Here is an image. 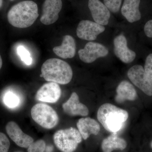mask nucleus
<instances>
[{
    "label": "nucleus",
    "mask_w": 152,
    "mask_h": 152,
    "mask_svg": "<svg viewBox=\"0 0 152 152\" xmlns=\"http://www.w3.org/2000/svg\"><path fill=\"white\" fill-rule=\"evenodd\" d=\"M39 16L37 5L33 1H25L13 6L9 10V23L15 27L26 28L31 26Z\"/></svg>",
    "instance_id": "f257e3e1"
},
{
    "label": "nucleus",
    "mask_w": 152,
    "mask_h": 152,
    "mask_svg": "<svg viewBox=\"0 0 152 152\" xmlns=\"http://www.w3.org/2000/svg\"><path fill=\"white\" fill-rule=\"evenodd\" d=\"M97 117L106 130L116 133L124 126L129 114L126 111L113 104L106 103L99 108Z\"/></svg>",
    "instance_id": "f03ea898"
},
{
    "label": "nucleus",
    "mask_w": 152,
    "mask_h": 152,
    "mask_svg": "<svg viewBox=\"0 0 152 152\" xmlns=\"http://www.w3.org/2000/svg\"><path fill=\"white\" fill-rule=\"evenodd\" d=\"M40 75L49 82L61 85L69 83L73 77V72L67 63L58 58H50L44 62Z\"/></svg>",
    "instance_id": "7ed1b4c3"
},
{
    "label": "nucleus",
    "mask_w": 152,
    "mask_h": 152,
    "mask_svg": "<svg viewBox=\"0 0 152 152\" xmlns=\"http://www.w3.org/2000/svg\"><path fill=\"white\" fill-rule=\"evenodd\" d=\"M53 140L57 148L62 152H74L82 141L79 131L71 127L57 131L53 136Z\"/></svg>",
    "instance_id": "20e7f679"
},
{
    "label": "nucleus",
    "mask_w": 152,
    "mask_h": 152,
    "mask_svg": "<svg viewBox=\"0 0 152 152\" xmlns=\"http://www.w3.org/2000/svg\"><path fill=\"white\" fill-rule=\"evenodd\" d=\"M31 115L33 119L45 129H53L58 122V117L56 112L46 104L38 103L33 106L31 110Z\"/></svg>",
    "instance_id": "39448f33"
},
{
    "label": "nucleus",
    "mask_w": 152,
    "mask_h": 152,
    "mask_svg": "<svg viewBox=\"0 0 152 152\" xmlns=\"http://www.w3.org/2000/svg\"><path fill=\"white\" fill-rule=\"evenodd\" d=\"M127 75L131 82L142 91L148 96H152V85L142 66H133L128 71Z\"/></svg>",
    "instance_id": "423d86ee"
},
{
    "label": "nucleus",
    "mask_w": 152,
    "mask_h": 152,
    "mask_svg": "<svg viewBox=\"0 0 152 152\" xmlns=\"http://www.w3.org/2000/svg\"><path fill=\"white\" fill-rule=\"evenodd\" d=\"M108 53V50L106 47L94 42H89L83 49L78 51L80 59L87 64L93 63L99 58L105 57Z\"/></svg>",
    "instance_id": "0eeeda50"
},
{
    "label": "nucleus",
    "mask_w": 152,
    "mask_h": 152,
    "mask_svg": "<svg viewBox=\"0 0 152 152\" xmlns=\"http://www.w3.org/2000/svg\"><path fill=\"white\" fill-rule=\"evenodd\" d=\"M105 30V28L102 25L88 20H83L79 23L76 32L77 36L80 39L94 41Z\"/></svg>",
    "instance_id": "6e6552de"
},
{
    "label": "nucleus",
    "mask_w": 152,
    "mask_h": 152,
    "mask_svg": "<svg viewBox=\"0 0 152 152\" xmlns=\"http://www.w3.org/2000/svg\"><path fill=\"white\" fill-rule=\"evenodd\" d=\"M62 7L61 0H45L40 18L41 23L45 25H50L56 22Z\"/></svg>",
    "instance_id": "1a4fd4ad"
},
{
    "label": "nucleus",
    "mask_w": 152,
    "mask_h": 152,
    "mask_svg": "<svg viewBox=\"0 0 152 152\" xmlns=\"http://www.w3.org/2000/svg\"><path fill=\"white\" fill-rule=\"evenodd\" d=\"M61 94V88L56 83L49 82L39 89L36 95L37 100L44 102L55 103L59 99Z\"/></svg>",
    "instance_id": "9d476101"
},
{
    "label": "nucleus",
    "mask_w": 152,
    "mask_h": 152,
    "mask_svg": "<svg viewBox=\"0 0 152 152\" xmlns=\"http://www.w3.org/2000/svg\"><path fill=\"white\" fill-rule=\"evenodd\" d=\"M6 129L11 140L21 148H28L34 142V139L25 134L15 122H9L6 126Z\"/></svg>",
    "instance_id": "9b49d317"
},
{
    "label": "nucleus",
    "mask_w": 152,
    "mask_h": 152,
    "mask_svg": "<svg viewBox=\"0 0 152 152\" xmlns=\"http://www.w3.org/2000/svg\"><path fill=\"white\" fill-rule=\"evenodd\" d=\"M114 45L115 55L123 62L129 64L135 58L136 53L128 48L127 41L124 35H120L115 38Z\"/></svg>",
    "instance_id": "f8f14e48"
},
{
    "label": "nucleus",
    "mask_w": 152,
    "mask_h": 152,
    "mask_svg": "<svg viewBox=\"0 0 152 152\" xmlns=\"http://www.w3.org/2000/svg\"><path fill=\"white\" fill-rule=\"evenodd\" d=\"M88 7L95 22L106 26L110 18L109 9L99 0H89Z\"/></svg>",
    "instance_id": "ddd939ff"
},
{
    "label": "nucleus",
    "mask_w": 152,
    "mask_h": 152,
    "mask_svg": "<svg viewBox=\"0 0 152 152\" xmlns=\"http://www.w3.org/2000/svg\"><path fill=\"white\" fill-rule=\"evenodd\" d=\"M62 107L64 112L71 116H86L89 114L88 109L80 102L78 96L75 92L72 93L69 100L63 104Z\"/></svg>",
    "instance_id": "4468645a"
},
{
    "label": "nucleus",
    "mask_w": 152,
    "mask_h": 152,
    "mask_svg": "<svg viewBox=\"0 0 152 152\" xmlns=\"http://www.w3.org/2000/svg\"><path fill=\"white\" fill-rule=\"evenodd\" d=\"M77 126L82 138L85 140L88 138L91 135H96L100 131V126L99 123L89 117L79 119Z\"/></svg>",
    "instance_id": "2eb2a0df"
},
{
    "label": "nucleus",
    "mask_w": 152,
    "mask_h": 152,
    "mask_svg": "<svg viewBox=\"0 0 152 152\" xmlns=\"http://www.w3.org/2000/svg\"><path fill=\"white\" fill-rule=\"evenodd\" d=\"M76 50L75 39L71 36L66 35L63 38L61 45L54 48L53 51L62 58H72L75 55Z\"/></svg>",
    "instance_id": "dca6fc26"
},
{
    "label": "nucleus",
    "mask_w": 152,
    "mask_h": 152,
    "mask_svg": "<svg viewBox=\"0 0 152 152\" xmlns=\"http://www.w3.org/2000/svg\"><path fill=\"white\" fill-rule=\"evenodd\" d=\"M140 0H124L122 7L121 13L130 23L140 20L141 15L139 10Z\"/></svg>",
    "instance_id": "f3484780"
},
{
    "label": "nucleus",
    "mask_w": 152,
    "mask_h": 152,
    "mask_svg": "<svg viewBox=\"0 0 152 152\" xmlns=\"http://www.w3.org/2000/svg\"><path fill=\"white\" fill-rule=\"evenodd\" d=\"M116 92L115 99L118 103H121L126 100H135L137 96V91L133 85L126 80L120 83L117 87Z\"/></svg>",
    "instance_id": "a211bd4d"
},
{
    "label": "nucleus",
    "mask_w": 152,
    "mask_h": 152,
    "mask_svg": "<svg viewBox=\"0 0 152 152\" xmlns=\"http://www.w3.org/2000/svg\"><path fill=\"white\" fill-rule=\"evenodd\" d=\"M126 147V142L124 139L118 137L116 133H113L104 139L102 144L103 152H112L115 150L123 151Z\"/></svg>",
    "instance_id": "6ab92c4d"
},
{
    "label": "nucleus",
    "mask_w": 152,
    "mask_h": 152,
    "mask_svg": "<svg viewBox=\"0 0 152 152\" xmlns=\"http://www.w3.org/2000/svg\"><path fill=\"white\" fill-rule=\"evenodd\" d=\"M3 101L7 107L10 108H15L19 106L20 99L18 95L12 91H8L4 96Z\"/></svg>",
    "instance_id": "aec40b11"
},
{
    "label": "nucleus",
    "mask_w": 152,
    "mask_h": 152,
    "mask_svg": "<svg viewBox=\"0 0 152 152\" xmlns=\"http://www.w3.org/2000/svg\"><path fill=\"white\" fill-rule=\"evenodd\" d=\"M17 53L21 60L25 64L29 66L32 63V58L27 49L23 46H19L17 48Z\"/></svg>",
    "instance_id": "412c9836"
},
{
    "label": "nucleus",
    "mask_w": 152,
    "mask_h": 152,
    "mask_svg": "<svg viewBox=\"0 0 152 152\" xmlns=\"http://www.w3.org/2000/svg\"><path fill=\"white\" fill-rule=\"evenodd\" d=\"M46 149L45 142L39 140L33 142L28 148V152H45Z\"/></svg>",
    "instance_id": "4be33fe9"
},
{
    "label": "nucleus",
    "mask_w": 152,
    "mask_h": 152,
    "mask_svg": "<svg viewBox=\"0 0 152 152\" xmlns=\"http://www.w3.org/2000/svg\"><path fill=\"white\" fill-rule=\"evenodd\" d=\"M122 0H104V4L109 10L116 13L119 10Z\"/></svg>",
    "instance_id": "5701e85b"
},
{
    "label": "nucleus",
    "mask_w": 152,
    "mask_h": 152,
    "mask_svg": "<svg viewBox=\"0 0 152 152\" xmlns=\"http://www.w3.org/2000/svg\"><path fill=\"white\" fill-rule=\"evenodd\" d=\"M144 69L147 77L152 85V54L147 56Z\"/></svg>",
    "instance_id": "b1692460"
},
{
    "label": "nucleus",
    "mask_w": 152,
    "mask_h": 152,
    "mask_svg": "<svg viewBox=\"0 0 152 152\" xmlns=\"http://www.w3.org/2000/svg\"><path fill=\"white\" fill-rule=\"evenodd\" d=\"M10 140L4 133L0 132V152H8L10 148Z\"/></svg>",
    "instance_id": "393cba45"
},
{
    "label": "nucleus",
    "mask_w": 152,
    "mask_h": 152,
    "mask_svg": "<svg viewBox=\"0 0 152 152\" xmlns=\"http://www.w3.org/2000/svg\"><path fill=\"white\" fill-rule=\"evenodd\" d=\"M144 31L148 37L152 38V20L147 22L144 27Z\"/></svg>",
    "instance_id": "a878e982"
},
{
    "label": "nucleus",
    "mask_w": 152,
    "mask_h": 152,
    "mask_svg": "<svg viewBox=\"0 0 152 152\" xmlns=\"http://www.w3.org/2000/svg\"><path fill=\"white\" fill-rule=\"evenodd\" d=\"M2 59L1 57V55H0V69H1V68L2 67Z\"/></svg>",
    "instance_id": "bb28decb"
},
{
    "label": "nucleus",
    "mask_w": 152,
    "mask_h": 152,
    "mask_svg": "<svg viewBox=\"0 0 152 152\" xmlns=\"http://www.w3.org/2000/svg\"><path fill=\"white\" fill-rule=\"evenodd\" d=\"M3 4V0H0V9L1 7Z\"/></svg>",
    "instance_id": "cd10ccee"
},
{
    "label": "nucleus",
    "mask_w": 152,
    "mask_h": 152,
    "mask_svg": "<svg viewBox=\"0 0 152 152\" xmlns=\"http://www.w3.org/2000/svg\"><path fill=\"white\" fill-rule=\"evenodd\" d=\"M151 148H152V142H151Z\"/></svg>",
    "instance_id": "c85d7f7f"
},
{
    "label": "nucleus",
    "mask_w": 152,
    "mask_h": 152,
    "mask_svg": "<svg viewBox=\"0 0 152 152\" xmlns=\"http://www.w3.org/2000/svg\"><path fill=\"white\" fill-rule=\"evenodd\" d=\"M23 152L20 151H15V152Z\"/></svg>",
    "instance_id": "c756f323"
},
{
    "label": "nucleus",
    "mask_w": 152,
    "mask_h": 152,
    "mask_svg": "<svg viewBox=\"0 0 152 152\" xmlns=\"http://www.w3.org/2000/svg\"><path fill=\"white\" fill-rule=\"evenodd\" d=\"M11 1H13V0H11Z\"/></svg>",
    "instance_id": "7c9ffc66"
}]
</instances>
